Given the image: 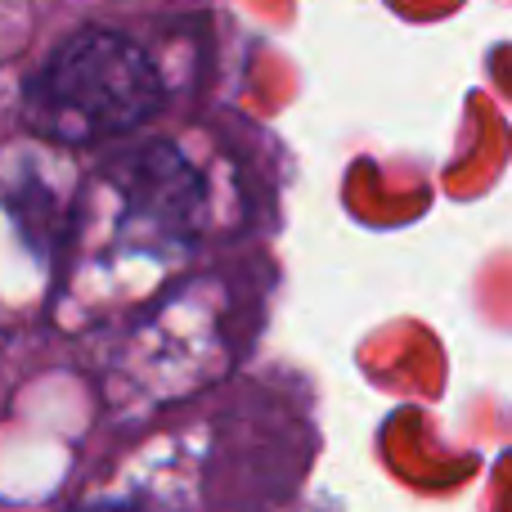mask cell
<instances>
[{
	"label": "cell",
	"mask_w": 512,
	"mask_h": 512,
	"mask_svg": "<svg viewBox=\"0 0 512 512\" xmlns=\"http://www.w3.org/2000/svg\"><path fill=\"white\" fill-rule=\"evenodd\" d=\"M95 153L63 225L59 328L117 337L180 279L265 248L279 221L274 144L239 117H167Z\"/></svg>",
	"instance_id": "1"
},
{
	"label": "cell",
	"mask_w": 512,
	"mask_h": 512,
	"mask_svg": "<svg viewBox=\"0 0 512 512\" xmlns=\"http://www.w3.org/2000/svg\"><path fill=\"white\" fill-rule=\"evenodd\" d=\"M203 54L189 41V14H81L23 77L18 126L68 153H95L176 117L203 72Z\"/></svg>",
	"instance_id": "2"
},
{
	"label": "cell",
	"mask_w": 512,
	"mask_h": 512,
	"mask_svg": "<svg viewBox=\"0 0 512 512\" xmlns=\"http://www.w3.org/2000/svg\"><path fill=\"white\" fill-rule=\"evenodd\" d=\"M81 14H95L108 9V14H135V18H176V14H194L207 0H77Z\"/></svg>",
	"instance_id": "3"
},
{
	"label": "cell",
	"mask_w": 512,
	"mask_h": 512,
	"mask_svg": "<svg viewBox=\"0 0 512 512\" xmlns=\"http://www.w3.org/2000/svg\"><path fill=\"white\" fill-rule=\"evenodd\" d=\"M27 5H32V0H0V18L9 23V14H14V9H27Z\"/></svg>",
	"instance_id": "4"
}]
</instances>
